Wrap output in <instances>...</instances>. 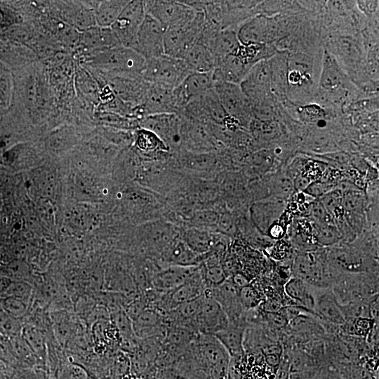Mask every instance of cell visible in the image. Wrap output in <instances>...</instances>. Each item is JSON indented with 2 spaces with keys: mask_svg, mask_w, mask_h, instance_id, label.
Instances as JSON below:
<instances>
[{
  "mask_svg": "<svg viewBox=\"0 0 379 379\" xmlns=\"http://www.w3.org/2000/svg\"><path fill=\"white\" fill-rule=\"evenodd\" d=\"M18 110L38 130L60 116L46 66L38 60L18 69L15 79Z\"/></svg>",
  "mask_w": 379,
  "mask_h": 379,
  "instance_id": "obj_1",
  "label": "cell"
},
{
  "mask_svg": "<svg viewBox=\"0 0 379 379\" xmlns=\"http://www.w3.org/2000/svg\"><path fill=\"white\" fill-rule=\"evenodd\" d=\"M78 64L104 74L141 75L145 59L133 49L119 46L89 56Z\"/></svg>",
  "mask_w": 379,
  "mask_h": 379,
  "instance_id": "obj_2",
  "label": "cell"
},
{
  "mask_svg": "<svg viewBox=\"0 0 379 379\" xmlns=\"http://www.w3.org/2000/svg\"><path fill=\"white\" fill-rule=\"evenodd\" d=\"M191 73L183 60L164 54L145 60L141 75L151 84L173 90Z\"/></svg>",
  "mask_w": 379,
  "mask_h": 379,
  "instance_id": "obj_3",
  "label": "cell"
},
{
  "mask_svg": "<svg viewBox=\"0 0 379 379\" xmlns=\"http://www.w3.org/2000/svg\"><path fill=\"white\" fill-rule=\"evenodd\" d=\"M85 67L98 86L107 84L119 99L133 107L142 103L152 85L140 74H104Z\"/></svg>",
  "mask_w": 379,
  "mask_h": 379,
  "instance_id": "obj_4",
  "label": "cell"
},
{
  "mask_svg": "<svg viewBox=\"0 0 379 379\" xmlns=\"http://www.w3.org/2000/svg\"><path fill=\"white\" fill-rule=\"evenodd\" d=\"M190 348L199 359L209 369L213 379H226L230 357L213 335L198 333Z\"/></svg>",
  "mask_w": 379,
  "mask_h": 379,
  "instance_id": "obj_5",
  "label": "cell"
},
{
  "mask_svg": "<svg viewBox=\"0 0 379 379\" xmlns=\"http://www.w3.org/2000/svg\"><path fill=\"white\" fill-rule=\"evenodd\" d=\"M206 24L203 12H196L188 24L168 29L164 36V54L183 60L189 49L199 39Z\"/></svg>",
  "mask_w": 379,
  "mask_h": 379,
  "instance_id": "obj_6",
  "label": "cell"
},
{
  "mask_svg": "<svg viewBox=\"0 0 379 379\" xmlns=\"http://www.w3.org/2000/svg\"><path fill=\"white\" fill-rule=\"evenodd\" d=\"M93 1H48V11L61 21L82 32L96 26Z\"/></svg>",
  "mask_w": 379,
  "mask_h": 379,
  "instance_id": "obj_7",
  "label": "cell"
},
{
  "mask_svg": "<svg viewBox=\"0 0 379 379\" xmlns=\"http://www.w3.org/2000/svg\"><path fill=\"white\" fill-rule=\"evenodd\" d=\"M146 14L166 30L190 23L196 12L182 1H144Z\"/></svg>",
  "mask_w": 379,
  "mask_h": 379,
  "instance_id": "obj_8",
  "label": "cell"
},
{
  "mask_svg": "<svg viewBox=\"0 0 379 379\" xmlns=\"http://www.w3.org/2000/svg\"><path fill=\"white\" fill-rule=\"evenodd\" d=\"M146 15L144 1H129L110 27L121 46L135 49L139 27Z\"/></svg>",
  "mask_w": 379,
  "mask_h": 379,
  "instance_id": "obj_9",
  "label": "cell"
},
{
  "mask_svg": "<svg viewBox=\"0 0 379 379\" xmlns=\"http://www.w3.org/2000/svg\"><path fill=\"white\" fill-rule=\"evenodd\" d=\"M140 128L155 133L168 147L178 152L183 150L180 134L181 118L175 114L148 115L139 121Z\"/></svg>",
  "mask_w": 379,
  "mask_h": 379,
  "instance_id": "obj_10",
  "label": "cell"
},
{
  "mask_svg": "<svg viewBox=\"0 0 379 379\" xmlns=\"http://www.w3.org/2000/svg\"><path fill=\"white\" fill-rule=\"evenodd\" d=\"M121 46L110 27H92L80 32L77 48L72 54L77 63L94 54Z\"/></svg>",
  "mask_w": 379,
  "mask_h": 379,
  "instance_id": "obj_11",
  "label": "cell"
},
{
  "mask_svg": "<svg viewBox=\"0 0 379 379\" xmlns=\"http://www.w3.org/2000/svg\"><path fill=\"white\" fill-rule=\"evenodd\" d=\"M213 88L228 116L241 124L248 122L253 114L252 105L239 84L217 81Z\"/></svg>",
  "mask_w": 379,
  "mask_h": 379,
  "instance_id": "obj_12",
  "label": "cell"
},
{
  "mask_svg": "<svg viewBox=\"0 0 379 379\" xmlns=\"http://www.w3.org/2000/svg\"><path fill=\"white\" fill-rule=\"evenodd\" d=\"M166 31L157 20L146 14L138 32L134 51L145 60L164 55Z\"/></svg>",
  "mask_w": 379,
  "mask_h": 379,
  "instance_id": "obj_13",
  "label": "cell"
},
{
  "mask_svg": "<svg viewBox=\"0 0 379 379\" xmlns=\"http://www.w3.org/2000/svg\"><path fill=\"white\" fill-rule=\"evenodd\" d=\"M80 133L76 126L62 124L47 132L38 142L44 152L53 156H63L79 144L81 140Z\"/></svg>",
  "mask_w": 379,
  "mask_h": 379,
  "instance_id": "obj_14",
  "label": "cell"
},
{
  "mask_svg": "<svg viewBox=\"0 0 379 379\" xmlns=\"http://www.w3.org/2000/svg\"><path fill=\"white\" fill-rule=\"evenodd\" d=\"M228 324L225 312L206 288L201 295L199 311L196 320L197 331L213 335L224 329Z\"/></svg>",
  "mask_w": 379,
  "mask_h": 379,
  "instance_id": "obj_15",
  "label": "cell"
},
{
  "mask_svg": "<svg viewBox=\"0 0 379 379\" xmlns=\"http://www.w3.org/2000/svg\"><path fill=\"white\" fill-rule=\"evenodd\" d=\"M179 107L173 90L164 88L152 84L142 103L135 107V117L139 120L143 117L159 114L179 115Z\"/></svg>",
  "mask_w": 379,
  "mask_h": 379,
  "instance_id": "obj_16",
  "label": "cell"
},
{
  "mask_svg": "<svg viewBox=\"0 0 379 379\" xmlns=\"http://www.w3.org/2000/svg\"><path fill=\"white\" fill-rule=\"evenodd\" d=\"M211 73L192 72L173 89L181 112L188 102L213 88Z\"/></svg>",
  "mask_w": 379,
  "mask_h": 379,
  "instance_id": "obj_17",
  "label": "cell"
},
{
  "mask_svg": "<svg viewBox=\"0 0 379 379\" xmlns=\"http://www.w3.org/2000/svg\"><path fill=\"white\" fill-rule=\"evenodd\" d=\"M314 312L317 319L335 326L345 323L341 306L331 288L314 287Z\"/></svg>",
  "mask_w": 379,
  "mask_h": 379,
  "instance_id": "obj_18",
  "label": "cell"
},
{
  "mask_svg": "<svg viewBox=\"0 0 379 379\" xmlns=\"http://www.w3.org/2000/svg\"><path fill=\"white\" fill-rule=\"evenodd\" d=\"M208 288L211 296L225 312L229 322H236L244 319L245 310L239 299V289L229 279L216 286Z\"/></svg>",
  "mask_w": 379,
  "mask_h": 379,
  "instance_id": "obj_19",
  "label": "cell"
},
{
  "mask_svg": "<svg viewBox=\"0 0 379 379\" xmlns=\"http://www.w3.org/2000/svg\"><path fill=\"white\" fill-rule=\"evenodd\" d=\"M161 258L168 265L183 267L199 266L205 257L193 251L183 241L175 238L170 241L161 253Z\"/></svg>",
  "mask_w": 379,
  "mask_h": 379,
  "instance_id": "obj_20",
  "label": "cell"
},
{
  "mask_svg": "<svg viewBox=\"0 0 379 379\" xmlns=\"http://www.w3.org/2000/svg\"><path fill=\"white\" fill-rule=\"evenodd\" d=\"M252 67L235 53L230 54L221 58L212 72L213 83L224 81L239 85Z\"/></svg>",
  "mask_w": 379,
  "mask_h": 379,
  "instance_id": "obj_21",
  "label": "cell"
},
{
  "mask_svg": "<svg viewBox=\"0 0 379 379\" xmlns=\"http://www.w3.org/2000/svg\"><path fill=\"white\" fill-rule=\"evenodd\" d=\"M236 32L242 45L266 44L272 39L268 20L262 15L245 20L239 25Z\"/></svg>",
  "mask_w": 379,
  "mask_h": 379,
  "instance_id": "obj_22",
  "label": "cell"
},
{
  "mask_svg": "<svg viewBox=\"0 0 379 379\" xmlns=\"http://www.w3.org/2000/svg\"><path fill=\"white\" fill-rule=\"evenodd\" d=\"M199 266L183 267L168 265L162 268L154 276L151 288L167 293L182 284L199 268Z\"/></svg>",
  "mask_w": 379,
  "mask_h": 379,
  "instance_id": "obj_23",
  "label": "cell"
},
{
  "mask_svg": "<svg viewBox=\"0 0 379 379\" xmlns=\"http://www.w3.org/2000/svg\"><path fill=\"white\" fill-rule=\"evenodd\" d=\"M166 314L154 308L145 309L133 321V331L138 338L159 336L167 330Z\"/></svg>",
  "mask_w": 379,
  "mask_h": 379,
  "instance_id": "obj_24",
  "label": "cell"
},
{
  "mask_svg": "<svg viewBox=\"0 0 379 379\" xmlns=\"http://www.w3.org/2000/svg\"><path fill=\"white\" fill-rule=\"evenodd\" d=\"M246 326L245 318L239 321L229 322L224 329L213 335L227 350L230 358L244 357V340Z\"/></svg>",
  "mask_w": 379,
  "mask_h": 379,
  "instance_id": "obj_25",
  "label": "cell"
},
{
  "mask_svg": "<svg viewBox=\"0 0 379 379\" xmlns=\"http://www.w3.org/2000/svg\"><path fill=\"white\" fill-rule=\"evenodd\" d=\"M75 96L95 108L100 104L99 86L90 72L76 62L74 74Z\"/></svg>",
  "mask_w": 379,
  "mask_h": 379,
  "instance_id": "obj_26",
  "label": "cell"
},
{
  "mask_svg": "<svg viewBox=\"0 0 379 379\" xmlns=\"http://www.w3.org/2000/svg\"><path fill=\"white\" fill-rule=\"evenodd\" d=\"M284 206L281 201H258L251 206V220L260 232L267 234L270 226L281 216Z\"/></svg>",
  "mask_w": 379,
  "mask_h": 379,
  "instance_id": "obj_27",
  "label": "cell"
},
{
  "mask_svg": "<svg viewBox=\"0 0 379 379\" xmlns=\"http://www.w3.org/2000/svg\"><path fill=\"white\" fill-rule=\"evenodd\" d=\"M183 60L192 72H212L218 60L203 42L197 41L187 51Z\"/></svg>",
  "mask_w": 379,
  "mask_h": 379,
  "instance_id": "obj_28",
  "label": "cell"
},
{
  "mask_svg": "<svg viewBox=\"0 0 379 379\" xmlns=\"http://www.w3.org/2000/svg\"><path fill=\"white\" fill-rule=\"evenodd\" d=\"M346 77L336 59L325 51L321 72L319 77V86L326 91H335L343 88Z\"/></svg>",
  "mask_w": 379,
  "mask_h": 379,
  "instance_id": "obj_29",
  "label": "cell"
},
{
  "mask_svg": "<svg viewBox=\"0 0 379 379\" xmlns=\"http://www.w3.org/2000/svg\"><path fill=\"white\" fill-rule=\"evenodd\" d=\"M288 297L296 302L295 305L303 307L314 312V286L298 277L290 279L284 286Z\"/></svg>",
  "mask_w": 379,
  "mask_h": 379,
  "instance_id": "obj_30",
  "label": "cell"
},
{
  "mask_svg": "<svg viewBox=\"0 0 379 379\" xmlns=\"http://www.w3.org/2000/svg\"><path fill=\"white\" fill-rule=\"evenodd\" d=\"M128 2L126 0L100 1L95 10L97 26L110 27Z\"/></svg>",
  "mask_w": 379,
  "mask_h": 379,
  "instance_id": "obj_31",
  "label": "cell"
},
{
  "mask_svg": "<svg viewBox=\"0 0 379 379\" xmlns=\"http://www.w3.org/2000/svg\"><path fill=\"white\" fill-rule=\"evenodd\" d=\"M21 335L33 354L46 366L48 350L44 332L33 325L27 324L22 328Z\"/></svg>",
  "mask_w": 379,
  "mask_h": 379,
  "instance_id": "obj_32",
  "label": "cell"
},
{
  "mask_svg": "<svg viewBox=\"0 0 379 379\" xmlns=\"http://www.w3.org/2000/svg\"><path fill=\"white\" fill-rule=\"evenodd\" d=\"M317 317L309 314H301L290 321L288 326L290 332L300 337H314L324 333L322 326H319Z\"/></svg>",
  "mask_w": 379,
  "mask_h": 379,
  "instance_id": "obj_33",
  "label": "cell"
},
{
  "mask_svg": "<svg viewBox=\"0 0 379 379\" xmlns=\"http://www.w3.org/2000/svg\"><path fill=\"white\" fill-rule=\"evenodd\" d=\"M183 241L193 251L200 255L210 252L216 246L215 238L211 234L197 228L187 230Z\"/></svg>",
  "mask_w": 379,
  "mask_h": 379,
  "instance_id": "obj_34",
  "label": "cell"
},
{
  "mask_svg": "<svg viewBox=\"0 0 379 379\" xmlns=\"http://www.w3.org/2000/svg\"><path fill=\"white\" fill-rule=\"evenodd\" d=\"M25 10L17 9L13 6L0 3V29L25 22Z\"/></svg>",
  "mask_w": 379,
  "mask_h": 379,
  "instance_id": "obj_35",
  "label": "cell"
},
{
  "mask_svg": "<svg viewBox=\"0 0 379 379\" xmlns=\"http://www.w3.org/2000/svg\"><path fill=\"white\" fill-rule=\"evenodd\" d=\"M0 306L4 312L17 319L25 317L29 307V305L25 301L12 296L4 298Z\"/></svg>",
  "mask_w": 379,
  "mask_h": 379,
  "instance_id": "obj_36",
  "label": "cell"
},
{
  "mask_svg": "<svg viewBox=\"0 0 379 379\" xmlns=\"http://www.w3.org/2000/svg\"><path fill=\"white\" fill-rule=\"evenodd\" d=\"M239 299L244 310L256 308L262 301L260 293L250 284L239 289Z\"/></svg>",
  "mask_w": 379,
  "mask_h": 379,
  "instance_id": "obj_37",
  "label": "cell"
},
{
  "mask_svg": "<svg viewBox=\"0 0 379 379\" xmlns=\"http://www.w3.org/2000/svg\"><path fill=\"white\" fill-rule=\"evenodd\" d=\"M343 195L342 207L348 212L361 211L366 204L365 194L359 189L347 192Z\"/></svg>",
  "mask_w": 379,
  "mask_h": 379,
  "instance_id": "obj_38",
  "label": "cell"
},
{
  "mask_svg": "<svg viewBox=\"0 0 379 379\" xmlns=\"http://www.w3.org/2000/svg\"><path fill=\"white\" fill-rule=\"evenodd\" d=\"M288 357L290 373L315 369L313 359L303 351H295Z\"/></svg>",
  "mask_w": 379,
  "mask_h": 379,
  "instance_id": "obj_39",
  "label": "cell"
},
{
  "mask_svg": "<svg viewBox=\"0 0 379 379\" xmlns=\"http://www.w3.org/2000/svg\"><path fill=\"white\" fill-rule=\"evenodd\" d=\"M22 327L19 319H15L0 309V334L14 338L21 334Z\"/></svg>",
  "mask_w": 379,
  "mask_h": 379,
  "instance_id": "obj_40",
  "label": "cell"
},
{
  "mask_svg": "<svg viewBox=\"0 0 379 379\" xmlns=\"http://www.w3.org/2000/svg\"><path fill=\"white\" fill-rule=\"evenodd\" d=\"M316 237L320 244L331 246L340 240V234L337 228L331 223L317 225Z\"/></svg>",
  "mask_w": 379,
  "mask_h": 379,
  "instance_id": "obj_41",
  "label": "cell"
},
{
  "mask_svg": "<svg viewBox=\"0 0 379 379\" xmlns=\"http://www.w3.org/2000/svg\"><path fill=\"white\" fill-rule=\"evenodd\" d=\"M6 296H12L25 301L30 306L32 295V288L30 284L24 281H15L6 288Z\"/></svg>",
  "mask_w": 379,
  "mask_h": 379,
  "instance_id": "obj_42",
  "label": "cell"
},
{
  "mask_svg": "<svg viewBox=\"0 0 379 379\" xmlns=\"http://www.w3.org/2000/svg\"><path fill=\"white\" fill-rule=\"evenodd\" d=\"M342 199L343 195L341 192L336 189H333L320 197L319 201L331 216L335 215L342 207Z\"/></svg>",
  "mask_w": 379,
  "mask_h": 379,
  "instance_id": "obj_43",
  "label": "cell"
},
{
  "mask_svg": "<svg viewBox=\"0 0 379 379\" xmlns=\"http://www.w3.org/2000/svg\"><path fill=\"white\" fill-rule=\"evenodd\" d=\"M330 258L333 264L343 269L353 270L359 265L355 258L343 251H336L332 253Z\"/></svg>",
  "mask_w": 379,
  "mask_h": 379,
  "instance_id": "obj_44",
  "label": "cell"
},
{
  "mask_svg": "<svg viewBox=\"0 0 379 379\" xmlns=\"http://www.w3.org/2000/svg\"><path fill=\"white\" fill-rule=\"evenodd\" d=\"M333 189L335 188L333 183L324 180H317L311 182L305 192L309 195L320 198Z\"/></svg>",
  "mask_w": 379,
  "mask_h": 379,
  "instance_id": "obj_45",
  "label": "cell"
},
{
  "mask_svg": "<svg viewBox=\"0 0 379 379\" xmlns=\"http://www.w3.org/2000/svg\"><path fill=\"white\" fill-rule=\"evenodd\" d=\"M310 213L317 222V225L330 224L329 221L331 219V216L319 201H314L310 204Z\"/></svg>",
  "mask_w": 379,
  "mask_h": 379,
  "instance_id": "obj_46",
  "label": "cell"
},
{
  "mask_svg": "<svg viewBox=\"0 0 379 379\" xmlns=\"http://www.w3.org/2000/svg\"><path fill=\"white\" fill-rule=\"evenodd\" d=\"M218 225L220 230L227 234H233L235 232L234 224L229 214H223L218 218Z\"/></svg>",
  "mask_w": 379,
  "mask_h": 379,
  "instance_id": "obj_47",
  "label": "cell"
},
{
  "mask_svg": "<svg viewBox=\"0 0 379 379\" xmlns=\"http://www.w3.org/2000/svg\"><path fill=\"white\" fill-rule=\"evenodd\" d=\"M312 379H343V378L335 369L324 366L316 371Z\"/></svg>",
  "mask_w": 379,
  "mask_h": 379,
  "instance_id": "obj_48",
  "label": "cell"
},
{
  "mask_svg": "<svg viewBox=\"0 0 379 379\" xmlns=\"http://www.w3.org/2000/svg\"><path fill=\"white\" fill-rule=\"evenodd\" d=\"M21 379H49V376L46 369L35 367L25 369Z\"/></svg>",
  "mask_w": 379,
  "mask_h": 379,
  "instance_id": "obj_49",
  "label": "cell"
},
{
  "mask_svg": "<svg viewBox=\"0 0 379 379\" xmlns=\"http://www.w3.org/2000/svg\"><path fill=\"white\" fill-rule=\"evenodd\" d=\"M265 313V319L270 324H272L274 327L281 328L288 325L287 321L279 312Z\"/></svg>",
  "mask_w": 379,
  "mask_h": 379,
  "instance_id": "obj_50",
  "label": "cell"
},
{
  "mask_svg": "<svg viewBox=\"0 0 379 379\" xmlns=\"http://www.w3.org/2000/svg\"><path fill=\"white\" fill-rule=\"evenodd\" d=\"M254 164L262 169L269 168L272 163V157L267 152H260L253 157Z\"/></svg>",
  "mask_w": 379,
  "mask_h": 379,
  "instance_id": "obj_51",
  "label": "cell"
},
{
  "mask_svg": "<svg viewBox=\"0 0 379 379\" xmlns=\"http://www.w3.org/2000/svg\"><path fill=\"white\" fill-rule=\"evenodd\" d=\"M229 279L238 289L250 284L248 278L241 272L234 273Z\"/></svg>",
  "mask_w": 379,
  "mask_h": 379,
  "instance_id": "obj_52",
  "label": "cell"
},
{
  "mask_svg": "<svg viewBox=\"0 0 379 379\" xmlns=\"http://www.w3.org/2000/svg\"><path fill=\"white\" fill-rule=\"evenodd\" d=\"M311 182L307 176L298 175L293 183V188L298 191H305Z\"/></svg>",
  "mask_w": 379,
  "mask_h": 379,
  "instance_id": "obj_53",
  "label": "cell"
},
{
  "mask_svg": "<svg viewBox=\"0 0 379 379\" xmlns=\"http://www.w3.org/2000/svg\"><path fill=\"white\" fill-rule=\"evenodd\" d=\"M282 354H265L264 359L265 363L271 368H278L281 362Z\"/></svg>",
  "mask_w": 379,
  "mask_h": 379,
  "instance_id": "obj_54",
  "label": "cell"
},
{
  "mask_svg": "<svg viewBox=\"0 0 379 379\" xmlns=\"http://www.w3.org/2000/svg\"><path fill=\"white\" fill-rule=\"evenodd\" d=\"M284 230L282 226L276 222L269 228L267 235L271 238L277 239L281 238L284 235Z\"/></svg>",
  "mask_w": 379,
  "mask_h": 379,
  "instance_id": "obj_55",
  "label": "cell"
},
{
  "mask_svg": "<svg viewBox=\"0 0 379 379\" xmlns=\"http://www.w3.org/2000/svg\"><path fill=\"white\" fill-rule=\"evenodd\" d=\"M317 370H309L305 371L291 372L288 379H312Z\"/></svg>",
  "mask_w": 379,
  "mask_h": 379,
  "instance_id": "obj_56",
  "label": "cell"
},
{
  "mask_svg": "<svg viewBox=\"0 0 379 379\" xmlns=\"http://www.w3.org/2000/svg\"><path fill=\"white\" fill-rule=\"evenodd\" d=\"M302 112L307 117H317L321 115V109L315 105H307L302 107Z\"/></svg>",
  "mask_w": 379,
  "mask_h": 379,
  "instance_id": "obj_57",
  "label": "cell"
},
{
  "mask_svg": "<svg viewBox=\"0 0 379 379\" xmlns=\"http://www.w3.org/2000/svg\"><path fill=\"white\" fill-rule=\"evenodd\" d=\"M4 113V110L2 109H0V119L2 117Z\"/></svg>",
  "mask_w": 379,
  "mask_h": 379,
  "instance_id": "obj_58",
  "label": "cell"
},
{
  "mask_svg": "<svg viewBox=\"0 0 379 379\" xmlns=\"http://www.w3.org/2000/svg\"><path fill=\"white\" fill-rule=\"evenodd\" d=\"M1 206H2V199H1V194H0V210L1 208Z\"/></svg>",
  "mask_w": 379,
  "mask_h": 379,
  "instance_id": "obj_59",
  "label": "cell"
},
{
  "mask_svg": "<svg viewBox=\"0 0 379 379\" xmlns=\"http://www.w3.org/2000/svg\"><path fill=\"white\" fill-rule=\"evenodd\" d=\"M0 379H6L1 373H0Z\"/></svg>",
  "mask_w": 379,
  "mask_h": 379,
  "instance_id": "obj_60",
  "label": "cell"
}]
</instances>
